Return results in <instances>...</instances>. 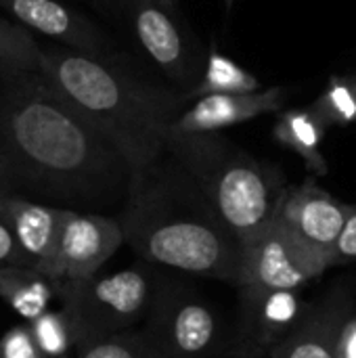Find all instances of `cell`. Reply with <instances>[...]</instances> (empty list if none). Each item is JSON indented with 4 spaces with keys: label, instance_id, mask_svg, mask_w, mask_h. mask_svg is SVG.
I'll return each instance as SVG.
<instances>
[{
    "label": "cell",
    "instance_id": "cell-1",
    "mask_svg": "<svg viewBox=\"0 0 356 358\" xmlns=\"http://www.w3.org/2000/svg\"><path fill=\"white\" fill-rule=\"evenodd\" d=\"M0 159L17 197L73 212L122 210L132 180L122 153L40 71L0 78Z\"/></svg>",
    "mask_w": 356,
    "mask_h": 358
},
{
    "label": "cell",
    "instance_id": "cell-2",
    "mask_svg": "<svg viewBox=\"0 0 356 358\" xmlns=\"http://www.w3.org/2000/svg\"><path fill=\"white\" fill-rule=\"evenodd\" d=\"M118 220L124 243L138 260L159 271L239 285V239L168 153L132 176Z\"/></svg>",
    "mask_w": 356,
    "mask_h": 358
},
{
    "label": "cell",
    "instance_id": "cell-3",
    "mask_svg": "<svg viewBox=\"0 0 356 358\" xmlns=\"http://www.w3.org/2000/svg\"><path fill=\"white\" fill-rule=\"evenodd\" d=\"M40 73L122 153L132 176L155 164L166 138L193 101L189 92L136 78L115 61L40 46Z\"/></svg>",
    "mask_w": 356,
    "mask_h": 358
},
{
    "label": "cell",
    "instance_id": "cell-4",
    "mask_svg": "<svg viewBox=\"0 0 356 358\" xmlns=\"http://www.w3.org/2000/svg\"><path fill=\"white\" fill-rule=\"evenodd\" d=\"M164 153L193 178L241 248L273 220L285 191L279 174L220 132L170 130Z\"/></svg>",
    "mask_w": 356,
    "mask_h": 358
},
{
    "label": "cell",
    "instance_id": "cell-5",
    "mask_svg": "<svg viewBox=\"0 0 356 358\" xmlns=\"http://www.w3.org/2000/svg\"><path fill=\"white\" fill-rule=\"evenodd\" d=\"M162 358H229L233 334L220 310L185 275L157 268L153 296L138 327Z\"/></svg>",
    "mask_w": 356,
    "mask_h": 358
},
{
    "label": "cell",
    "instance_id": "cell-6",
    "mask_svg": "<svg viewBox=\"0 0 356 358\" xmlns=\"http://www.w3.org/2000/svg\"><path fill=\"white\" fill-rule=\"evenodd\" d=\"M155 277L157 268L138 260V264L109 275L57 281V298L71 323L76 346L138 329L153 296Z\"/></svg>",
    "mask_w": 356,
    "mask_h": 358
},
{
    "label": "cell",
    "instance_id": "cell-7",
    "mask_svg": "<svg viewBox=\"0 0 356 358\" xmlns=\"http://www.w3.org/2000/svg\"><path fill=\"white\" fill-rule=\"evenodd\" d=\"M327 268L325 260L298 243L273 216V220L243 245L241 294L296 292Z\"/></svg>",
    "mask_w": 356,
    "mask_h": 358
},
{
    "label": "cell",
    "instance_id": "cell-8",
    "mask_svg": "<svg viewBox=\"0 0 356 358\" xmlns=\"http://www.w3.org/2000/svg\"><path fill=\"white\" fill-rule=\"evenodd\" d=\"M126 15L149 59L180 92H193L201 80L206 61L201 50L178 25L174 13L149 0H130Z\"/></svg>",
    "mask_w": 356,
    "mask_h": 358
},
{
    "label": "cell",
    "instance_id": "cell-9",
    "mask_svg": "<svg viewBox=\"0 0 356 358\" xmlns=\"http://www.w3.org/2000/svg\"><path fill=\"white\" fill-rule=\"evenodd\" d=\"M124 245L120 220L107 214L73 212L61 233L55 258L40 271L52 281H80L101 268Z\"/></svg>",
    "mask_w": 356,
    "mask_h": 358
},
{
    "label": "cell",
    "instance_id": "cell-10",
    "mask_svg": "<svg viewBox=\"0 0 356 358\" xmlns=\"http://www.w3.org/2000/svg\"><path fill=\"white\" fill-rule=\"evenodd\" d=\"M350 210L353 206L338 201L327 191L306 180L300 187L283 191L275 218L298 243L323 258L329 268V256L342 235Z\"/></svg>",
    "mask_w": 356,
    "mask_h": 358
},
{
    "label": "cell",
    "instance_id": "cell-11",
    "mask_svg": "<svg viewBox=\"0 0 356 358\" xmlns=\"http://www.w3.org/2000/svg\"><path fill=\"white\" fill-rule=\"evenodd\" d=\"M0 8L13 15L25 29L44 34L67 50L118 63V55L107 36L90 19L61 0H0Z\"/></svg>",
    "mask_w": 356,
    "mask_h": 358
},
{
    "label": "cell",
    "instance_id": "cell-12",
    "mask_svg": "<svg viewBox=\"0 0 356 358\" xmlns=\"http://www.w3.org/2000/svg\"><path fill=\"white\" fill-rule=\"evenodd\" d=\"M298 323L294 292L241 294V317L233 331L229 358H262Z\"/></svg>",
    "mask_w": 356,
    "mask_h": 358
},
{
    "label": "cell",
    "instance_id": "cell-13",
    "mask_svg": "<svg viewBox=\"0 0 356 358\" xmlns=\"http://www.w3.org/2000/svg\"><path fill=\"white\" fill-rule=\"evenodd\" d=\"M0 214L10 227L29 266L40 273L55 258L63 227L73 210L8 195L0 197Z\"/></svg>",
    "mask_w": 356,
    "mask_h": 358
},
{
    "label": "cell",
    "instance_id": "cell-14",
    "mask_svg": "<svg viewBox=\"0 0 356 358\" xmlns=\"http://www.w3.org/2000/svg\"><path fill=\"white\" fill-rule=\"evenodd\" d=\"M285 92L269 88L248 94H204L197 96L174 122L176 132H220L229 126L254 120L281 109Z\"/></svg>",
    "mask_w": 356,
    "mask_h": 358
},
{
    "label": "cell",
    "instance_id": "cell-15",
    "mask_svg": "<svg viewBox=\"0 0 356 358\" xmlns=\"http://www.w3.org/2000/svg\"><path fill=\"white\" fill-rule=\"evenodd\" d=\"M348 289H336L269 352L266 358H338L346 325Z\"/></svg>",
    "mask_w": 356,
    "mask_h": 358
},
{
    "label": "cell",
    "instance_id": "cell-16",
    "mask_svg": "<svg viewBox=\"0 0 356 358\" xmlns=\"http://www.w3.org/2000/svg\"><path fill=\"white\" fill-rule=\"evenodd\" d=\"M0 298L29 323L50 310L57 281L29 266H0Z\"/></svg>",
    "mask_w": 356,
    "mask_h": 358
},
{
    "label": "cell",
    "instance_id": "cell-17",
    "mask_svg": "<svg viewBox=\"0 0 356 358\" xmlns=\"http://www.w3.org/2000/svg\"><path fill=\"white\" fill-rule=\"evenodd\" d=\"M325 128V122L313 109H296L279 117L275 126V136L281 145L296 151L311 170L325 172L327 166L319 151Z\"/></svg>",
    "mask_w": 356,
    "mask_h": 358
},
{
    "label": "cell",
    "instance_id": "cell-18",
    "mask_svg": "<svg viewBox=\"0 0 356 358\" xmlns=\"http://www.w3.org/2000/svg\"><path fill=\"white\" fill-rule=\"evenodd\" d=\"M258 90H260V80L256 76L245 71L229 57L220 52H210L206 57L201 80L195 86V90L189 94L191 99H197L204 94H248Z\"/></svg>",
    "mask_w": 356,
    "mask_h": 358
},
{
    "label": "cell",
    "instance_id": "cell-19",
    "mask_svg": "<svg viewBox=\"0 0 356 358\" xmlns=\"http://www.w3.org/2000/svg\"><path fill=\"white\" fill-rule=\"evenodd\" d=\"M40 71V44L19 23L0 17V78Z\"/></svg>",
    "mask_w": 356,
    "mask_h": 358
},
{
    "label": "cell",
    "instance_id": "cell-20",
    "mask_svg": "<svg viewBox=\"0 0 356 358\" xmlns=\"http://www.w3.org/2000/svg\"><path fill=\"white\" fill-rule=\"evenodd\" d=\"M31 338L42 358H76V338L67 315L59 310H46L38 319L27 323Z\"/></svg>",
    "mask_w": 356,
    "mask_h": 358
},
{
    "label": "cell",
    "instance_id": "cell-21",
    "mask_svg": "<svg viewBox=\"0 0 356 358\" xmlns=\"http://www.w3.org/2000/svg\"><path fill=\"white\" fill-rule=\"evenodd\" d=\"M313 111L329 124H356V76H336L313 105Z\"/></svg>",
    "mask_w": 356,
    "mask_h": 358
},
{
    "label": "cell",
    "instance_id": "cell-22",
    "mask_svg": "<svg viewBox=\"0 0 356 358\" xmlns=\"http://www.w3.org/2000/svg\"><path fill=\"white\" fill-rule=\"evenodd\" d=\"M76 358H162L145 340L141 329L124 331L120 336L78 346Z\"/></svg>",
    "mask_w": 356,
    "mask_h": 358
},
{
    "label": "cell",
    "instance_id": "cell-23",
    "mask_svg": "<svg viewBox=\"0 0 356 358\" xmlns=\"http://www.w3.org/2000/svg\"><path fill=\"white\" fill-rule=\"evenodd\" d=\"M0 358H42L27 323L10 327L0 338Z\"/></svg>",
    "mask_w": 356,
    "mask_h": 358
},
{
    "label": "cell",
    "instance_id": "cell-24",
    "mask_svg": "<svg viewBox=\"0 0 356 358\" xmlns=\"http://www.w3.org/2000/svg\"><path fill=\"white\" fill-rule=\"evenodd\" d=\"M356 260V206H353L348 220L342 229V235L329 256V266L336 264H346V262H355Z\"/></svg>",
    "mask_w": 356,
    "mask_h": 358
},
{
    "label": "cell",
    "instance_id": "cell-25",
    "mask_svg": "<svg viewBox=\"0 0 356 358\" xmlns=\"http://www.w3.org/2000/svg\"><path fill=\"white\" fill-rule=\"evenodd\" d=\"M0 266H29L2 214H0Z\"/></svg>",
    "mask_w": 356,
    "mask_h": 358
},
{
    "label": "cell",
    "instance_id": "cell-26",
    "mask_svg": "<svg viewBox=\"0 0 356 358\" xmlns=\"http://www.w3.org/2000/svg\"><path fill=\"white\" fill-rule=\"evenodd\" d=\"M338 358H356V321L344 325L340 344H338Z\"/></svg>",
    "mask_w": 356,
    "mask_h": 358
},
{
    "label": "cell",
    "instance_id": "cell-27",
    "mask_svg": "<svg viewBox=\"0 0 356 358\" xmlns=\"http://www.w3.org/2000/svg\"><path fill=\"white\" fill-rule=\"evenodd\" d=\"M8 195H17V189H15L13 176H10V170L0 159V197H8Z\"/></svg>",
    "mask_w": 356,
    "mask_h": 358
},
{
    "label": "cell",
    "instance_id": "cell-28",
    "mask_svg": "<svg viewBox=\"0 0 356 358\" xmlns=\"http://www.w3.org/2000/svg\"><path fill=\"white\" fill-rule=\"evenodd\" d=\"M92 2H97L101 8H122L124 13L128 10L130 4V0H92Z\"/></svg>",
    "mask_w": 356,
    "mask_h": 358
},
{
    "label": "cell",
    "instance_id": "cell-29",
    "mask_svg": "<svg viewBox=\"0 0 356 358\" xmlns=\"http://www.w3.org/2000/svg\"><path fill=\"white\" fill-rule=\"evenodd\" d=\"M149 2H153V4H157V6H164V8H174V0H149Z\"/></svg>",
    "mask_w": 356,
    "mask_h": 358
},
{
    "label": "cell",
    "instance_id": "cell-30",
    "mask_svg": "<svg viewBox=\"0 0 356 358\" xmlns=\"http://www.w3.org/2000/svg\"><path fill=\"white\" fill-rule=\"evenodd\" d=\"M227 2H231V0H227Z\"/></svg>",
    "mask_w": 356,
    "mask_h": 358
}]
</instances>
